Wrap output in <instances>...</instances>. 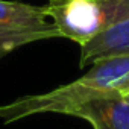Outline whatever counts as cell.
<instances>
[{
    "instance_id": "obj_1",
    "label": "cell",
    "mask_w": 129,
    "mask_h": 129,
    "mask_svg": "<svg viewBox=\"0 0 129 129\" xmlns=\"http://www.w3.org/2000/svg\"><path fill=\"white\" fill-rule=\"evenodd\" d=\"M129 78V56H115L94 62L91 69L75 82L61 85L41 94H27L11 103L0 105V118L3 123H12L30 115L58 112L70 114L85 102L118 93Z\"/></svg>"
},
{
    "instance_id": "obj_2",
    "label": "cell",
    "mask_w": 129,
    "mask_h": 129,
    "mask_svg": "<svg viewBox=\"0 0 129 129\" xmlns=\"http://www.w3.org/2000/svg\"><path fill=\"white\" fill-rule=\"evenodd\" d=\"M44 12L59 37L82 47L129 17V0H49Z\"/></svg>"
},
{
    "instance_id": "obj_3",
    "label": "cell",
    "mask_w": 129,
    "mask_h": 129,
    "mask_svg": "<svg viewBox=\"0 0 129 129\" xmlns=\"http://www.w3.org/2000/svg\"><path fill=\"white\" fill-rule=\"evenodd\" d=\"M69 115L87 120L93 129H129V100L120 93L97 96Z\"/></svg>"
},
{
    "instance_id": "obj_4",
    "label": "cell",
    "mask_w": 129,
    "mask_h": 129,
    "mask_svg": "<svg viewBox=\"0 0 129 129\" xmlns=\"http://www.w3.org/2000/svg\"><path fill=\"white\" fill-rule=\"evenodd\" d=\"M115 56H129V17L82 46L79 66H93L97 61Z\"/></svg>"
},
{
    "instance_id": "obj_5",
    "label": "cell",
    "mask_w": 129,
    "mask_h": 129,
    "mask_svg": "<svg viewBox=\"0 0 129 129\" xmlns=\"http://www.w3.org/2000/svg\"><path fill=\"white\" fill-rule=\"evenodd\" d=\"M46 18L44 6L0 0V27H41Z\"/></svg>"
},
{
    "instance_id": "obj_6",
    "label": "cell",
    "mask_w": 129,
    "mask_h": 129,
    "mask_svg": "<svg viewBox=\"0 0 129 129\" xmlns=\"http://www.w3.org/2000/svg\"><path fill=\"white\" fill-rule=\"evenodd\" d=\"M56 37H59V32L53 23L41 27H0V58L26 44Z\"/></svg>"
},
{
    "instance_id": "obj_7",
    "label": "cell",
    "mask_w": 129,
    "mask_h": 129,
    "mask_svg": "<svg viewBox=\"0 0 129 129\" xmlns=\"http://www.w3.org/2000/svg\"><path fill=\"white\" fill-rule=\"evenodd\" d=\"M118 93H120V94H127V93H129V78H127L126 82L121 85V88L118 90Z\"/></svg>"
},
{
    "instance_id": "obj_8",
    "label": "cell",
    "mask_w": 129,
    "mask_h": 129,
    "mask_svg": "<svg viewBox=\"0 0 129 129\" xmlns=\"http://www.w3.org/2000/svg\"><path fill=\"white\" fill-rule=\"evenodd\" d=\"M123 96H124V97H126V99L129 100V93H127V94H123Z\"/></svg>"
}]
</instances>
